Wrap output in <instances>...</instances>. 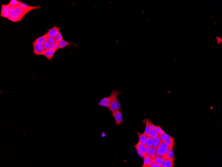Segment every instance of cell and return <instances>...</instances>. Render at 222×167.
<instances>
[{
  "instance_id": "obj_1",
  "label": "cell",
  "mask_w": 222,
  "mask_h": 167,
  "mask_svg": "<svg viewBox=\"0 0 222 167\" xmlns=\"http://www.w3.org/2000/svg\"><path fill=\"white\" fill-rule=\"evenodd\" d=\"M122 93L121 92L116 90H113L112 91L111 95L107 97L103 98L97 104L98 105L102 107L108 108L111 103L114 100L117 98L119 95Z\"/></svg>"
},
{
  "instance_id": "obj_2",
  "label": "cell",
  "mask_w": 222,
  "mask_h": 167,
  "mask_svg": "<svg viewBox=\"0 0 222 167\" xmlns=\"http://www.w3.org/2000/svg\"><path fill=\"white\" fill-rule=\"evenodd\" d=\"M33 47V54L35 55H43L45 49L43 44H36L34 40L32 43Z\"/></svg>"
},
{
  "instance_id": "obj_3",
  "label": "cell",
  "mask_w": 222,
  "mask_h": 167,
  "mask_svg": "<svg viewBox=\"0 0 222 167\" xmlns=\"http://www.w3.org/2000/svg\"><path fill=\"white\" fill-rule=\"evenodd\" d=\"M111 114L114 117L116 121V125H120L122 123L123 121L122 118V113L120 110H116L111 112Z\"/></svg>"
},
{
  "instance_id": "obj_4",
  "label": "cell",
  "mask_w": 222,
  "mask_h": 167,
  "mask_svg": "<svg viewBox=\"0 0 222 167\" xmlns=\"http://www.w3.org/2000/svg\"><path fill=\"white\" fill-rule=\"evenodd\" d=\"M108 108H109V111H114L118 110L120 111L122 110L121 105L120 102L117 99V98L114 100L111 103Z\"/></svg>"
},
{
  "instance_id": "obj_5",
  "label": "cell",
  "mask_w": 222,
  "mask_h": 167,
  "mask_svg": "<svg viewBox=\"0 0 222 167\" xmlns=\"http://www.w3.org/2000/svg\"><path fill=\"white\" fill-rule=\"evenodd\" d=\"M9 5V4H8ZM10 6V17L9 20L11 21L14 22H18V21H20L21 20L19 17L17 15L15 10V7L14 6Z\"/></svg>"
},
{
  "instance_id": "obj_6",
  "label": "cell",
  "mask_w": 222,
  "mask_h": 167,
  "mask_svg": "<svg viewBox=\"0 0 222 167\" xmlns=\"http://www.w3.org/2000/svg\"><path fill=\"white\" fill-rule=\"evenodd\" d=\"M61 27H58L54 25L52 29H49L47 32L49 36L55 38L56 36L58 34Z\"/></svg>"
},
{
  "instance_id": "obj_7",
  "label": "cell",
  "mask_w": 222,
  "mask_h": 167,
  "mask_svg": "<svg viewBox=\"0 0 222 167\" xmlns=\"http://www.w3.org/2000/svg\"><path fill=\"white\" fill-rule=\"evenodd\" d=\"M147 154L151 157L153 158L158 156L156 148L153 147V146L146 147Z\"/></svg>"
},
{
  "instance_id": "obj_8",
  "label": "cell",
  "mask_w": 222,
  "mask_h": 167,
  "mask_svg": "<svg viewBox=\"0 0 222 167\" xmlns=\"http://www.w3.org/2000/svg\"><path fill=\"white\" fill-rule=\"evenodd\" d=\"M169 147V146L167 145L163 140L162 141L158 147L160 150L164 154V157H166V154L168 150Z\"/></svg>"
},
{
  "instance_id": "obj_9",
  "label": "cell",
  "mask_w": 222,
  "mask_h": 167,
  "mask_svg": "<svg viewBox=\"0 0 222 167\" xmlns=\"http://www.w3.org/2000/svg\"><path fill=\"white\" fill-rule=\"evenodd\" d=\"M175 157L173 158H166L163 161L162 167H173L175 165L174 161Z\"/></svg>"
},
{
  "instance_id": "obj_10",
  "label": "cell",
  "mask_w": 222,
  "mask_h": 167,
  "mask_svg": "<svg viewBox=\"0 0 222 167\" xmlns=\"http://www.w3.org/2000/svg\"><path fill=\"white\" fill-rule=\"evenodd\" d=\"M70 45H74V46H76L77 49V45L74 44L73 42H68V41L64 40V39H63L62 40L60 41L58 43V50L63 49V48H64V47H66L67 46Z\"/></svg>"
},
{
  "instance_id": "obj_11",
  "label": "cell",
  "mask_w": 222,
  "mask_h": 167,
  "mask_svg": "<svg viewBox=\"0 0 222 167\" xmlns=\"http://www.w3.org/2000/svg\"><path fill=\"white\" fill-rule=\"evenodd\" d=\"M15 10L17 15L19 17L21 20L26 14L28 12L27 11L22 9V7H21L20 6L16 7L15 9Z\"/></svg>"
},
{
  "instance_id": "obj_12",
  "label": "cell",
  "mask_w": 222,
  "mask_h": 167,
  "mask_svg": "<svg viewBox=\"0 0 222 167\" xmlns=\"http://www.w3.org/2000/svg\"><path fill=\"white\" fill-rule=\"evenodd\" d=\"M55 52L50 49H49L45 50L43 55L44 56L49 60L52 61Z\"/></svg>"
},
{
  "instance_id": "obj_13",
  "label": "cell",
  "mask_w": 222,
  "mask_h": 167,
  "mask_svg": "<svg viewBox=\"0 0 222 167\" xmlns=\"http://www.w3.org/2000/svg\"><path fill=\"white\" fill-rule=\"evenodd\" d=\"M133 147L136 148V149L139 150L140 152H141L145 155V156L147 155L145 146L139 141L135 145L133 146Z\"/></svg>"
},
{
  "instance_id": "obj_14",
  "label": "cell",
  "mask_w": 222,
  "mask_h": 167,
  "mask_svg": "<svg viewBox=\"0 0 222 167\" xmlns=\"http://www.w3.org/2000/svg\"><path fill=\"white\" fill-rule=\"evenodd\" d=\"M49 36L47 32L43 35H42L40 37L37 38V39L35 40V42L36 44H43L47 40V39Z\"/></svg>"
},
{
  "instance_id": "obj_15",
  "label": "cell",
  "mask_w": 222,
  "mask_h": 167,
  "mask_svg": "<svg viewBox=\"0 0 222 167\" xmlns=\"http://www.w3.org/2000/svg\"><path fill=\"white\" fill-rule=\"evenodd\" d=\"M162 139L160 137L158 136L156 138L153 139V145L152 146L154 148H157L159 147L160 143H161Z\"/></svg>"
},
{
  "instance_id": "obj_16",
  "label": "cell",
  "mask_w": 222,
  "mask_h": 167,
  "mask_svg": "<svg viewBox=\"0 0 222 167\" xmlns=\"http://www.w3.org/2000/svg\"><path fill=\"white\" fill-rule=\"evenodd\" d=\"M137 135L139 138V141L141 142L142 144L145 146V142L147 136L144 133H140L139 132L137 133Z\"/></svg>"
},
{
  "instance_id": "obj_17",
  "label": "cell",
  "mask_w": 222,
  "mask_h": 167,
  "mask_svg": "<svg viewBox=\"0 0 222 167\" xmlns=\"http://www.w3.org/2000/svg\"><path fill=\"white\" fill-rule=\"evenodd\" d=\"M166 158L165 157H160L158 155L156 157L153 158V159L155 162L160 165L162 167V165L163 164V161Z\"/></svg>"
},
{
  "instance_id": "obj_18",
  "label": "cell",
  "mask_w": 222,
  "mask_h": 167,
  "mask_svg": "<svg viewBox=\"0 0 222 167\" xmlns=\"http://www.w3.org/2000/svg\"><path fill=\"white\" fill-rule=\"evenodd\" d=\"M173 145H170L169 147L168 150L166 155V158H173L175 157L173 152Z\"/></svg>"
},
{
  "instance_id": "obj_19",
  "label": "cell",
  "mask_w": 222,
  "mask_h": 167,
  "mask_svg": "<svg viewBox=\"0 0 222 167\" xmlns=\"http://www.w3.org/2000/svg\"><path fill=\"white\" fill-rule=\"evenodd\" d=\"M158 134L155 129H151L147 137H149L152 138H154L158 137Z\"/></svg>"
},
{
  "instance_id": "obj_20",
  "label": "cell",
  "mask_w": 222,
  "mask_h": 167,
  "mask_svg": "<svg viewBox=\"0 0 222 167\" xmlns=\"http://www.w3.org/2000/svg\"><path fill=\"white\" fill-rule=\"evenodd\" d=\"M146 128L144 133L147 136L151 128L149 119H146Z\"/></svg>"
},
{
  "instance_id": "obj_21",
  "label": "cell",
  "mask_w": 222,
  "mask_h": 167,
  "mask_svg": "<svg viewBox=\"0 0 222 167\" xmlns=\"http://www.w3.org/2000/svg\"><path fill=\"white\" fill-rule=\"evenodd\" d=\"M151 157L148 156V155H145L144 158V163L143 164L142 166V167H149L148 164L149 163Z\"/></svg>"
},
{
  "instance_id": "obj_22",
  "label": "cell",
  "mask_w": 222,
  "mask_h": 167,
  "mask_svg": "<svg viewBox=\"0 0 222 167\" xmlns=\"http://www.w3.org/2000/svg\"><path fill=\"white\" fill-rule=\"evenodd\" d=\"M20 3V1H18L17 0H11L8 4L10 6L16 7L19 5Z\"/></svg>"
},
{
  "instance_id": "obj_23",
  "label": "cell",
  "mask_w": 222,
  "mask_h": 167,
  "mask_svg": "<svg viewBox=\"0 0 222 167\" xmlns=\"http://www.w3.org/2000/svg\"><path fill=\"white\" fill-rule=\"evenodd\" d=\"M160 137L162 139L163 141L170 139L172 138V137L170 136V135H169L168 134L166 133L165 132H164L160 136Z\"/></svg>"
},
{
  "instance_id": "obj_24",
  "label": "cell",
  "mask_w": 222,
  "mask_h": 167,
  "mask_svg": "<svg viewBox=\"0 0 222 167\" xmlns=\"http://www.w3.org/2000/svg\"><path fill=\"white\" fill-rule=\"evenodd\" d=\"M153 145V138L147 137L146 140L145 147H151Z\"/></svg>"
},
{
  "instance_id": "obj_25",
  "label": "cell",
  "mask_w": 222,
  "mask_h": 167,
  "mask_svg": "<svg viewBox=\"0 0 222 167\" xmlns=\"http://www.w3.org/2000/svg\"><path fill=\"white\" fill-rule=\"evenodd\" d=\"M163 142H164L166 143V144L168 145H169V146L173 145V146H174L175 145V138H174L173 137H172L170 139L165 140V141H163Z\"/></svg>"
},
{
  "instance_id": "obj_26",
  "label": "cell",
  "mask_w": 222,
  "mask_h": 167,
  "mask_svg": "<svg viewBox=\"0 0 222 167\" xmlns=\"http://www.w3.org/2000/svg\"><path fill=\"white\" fill-rule=\"evenodd\" d=\"M10 10V8L9 5H2L1 12H9Z\"/></svg>"
},
{
  "instance_id": "obj_27",
  "label": "cell",
  "mask_w": 222,
  "mask_h": 167,
  "mask_svg": "<svg viewBox=\"0 0 222 167\" xmlns=\"http://www.w3.org/2000/svg\"><path fill=\"white\" fill-rule=\"evenodd\" d=\"M55 38L56 42L58 43L60 41L63 39L62 35V34L60 32L58 33V34L56 36Z\"/></svg>"
},
{
  "instance_id": "obj_28",
  "label": "cell",
  "mask_w": 222,
  "mask_h": 167,
  "mask_svg": "<svg viewBox=\"0 0 222 167\" xmlns=\"http://www.w3.org/2000/svg\"><path fill=\"white\" fill-rule=\"evenodd\" d=\"M155 129L156 130V132H157V133L158 134V136H159V137H160L162 134L164 132L162 130L161 127L158 126V125L156 126Z\"/></svg>"
},
{
  "instance_id": "obj_29",
  "label": "cell",
  "mask_w": 222,
  "mask_h": 167,
  "mask_svg": "<svg viewBox=\"0 0 222 167\" xmlns=\"http://www.w3.org/2000/svg\"><path fill=\"white\" fill-rule=\"evenodd\" d=\"M51 44L48 41H46L43 44L45 50L50 49L51 47Z\"/></svg>"
},
{
  "instance_id": "obj_30",
  "label": "cell",
  "mask_w": 222,
  "mask_h": 167,
  "mask_svg": "<svg viewBox=\"0 0 222 167\" xmlns=\"http://www.w3.org/2000/svg\"><path fill=\"white\" fill-rule=\"evenodd\" d=\"M58 43L55 42L54 44H51L50 49L55 52H56V51L58 50Z\"/></svg>"
},
{
  "instance_id": "obj_31",
  "label": "cell",
  "mask_w": 222,
  "mask_h": 167,
  "mask_svg": "<svg viewBox=\"0 0 222 167\" xmlns=\"http://www.w3.org/2000/svg\"><path fill=\"white\" fill-rule=\"evenodd\" d=\"M0 17H5L9 20L10 17V11L9 12H1L0 15Z\"/></svg>"
},
{
  "instance_id": "obj_32",
  "label": "cell",
  "mask_w": 222,
  "mask_h": 167,
  "mask_svg": "<svg viewBox=\"0 0 222 167\" xmlns=\"http://www.w3.org/2000/svg\"><path fill=\"white\" fill-rule=\"evenodd\" d=\"M47 40L51 44H54L56 42L55 38L54 37H50V36H48Z\"/></svg>"
},
{
  "instance_id": "obj_33",
  "label": "cell",
  "mask_w": 222,
  "mask_h": 167,
  "mask_svg": "<svg viewBox=\"0 0 222 167\" xmlns=\"http://www.w3.org/2000/svg\"><path fill=\"white\" fill-rule=\"evenodd\" d=\"M157 152V155L158 156H160L162 157H164V155L163 153L160 150L159 148L158 147L156 148Z\"/></svg>"
},
{
  "instance_id": "obj_34",
  "label": "cell",
  "mask_w": 222,
  "mask_h": 167,
  "mask_svg": "<svg viewBox=\"0 0 222 167\" xmlns=\"http://www.w3.org/2000/svg\"><path fill=\"white\" fill-rule=\"evenodd\" d=\"M137 154L139 155V156L142 158H144L145 157V155L141 152H140L139 150L137 149Z\"/></svg>"
},
{
  "instance_id": "obj_35",
  "label": "cell",
  "mask_w": 222,
  "mask_h": 167,
  "mask_svg": "<svg viewBox=\"0 0 222 167\" xmlns=\"http://www.w3.org/2000/svg\"><path fill=\"white\" fill-rule=\"evenodd\" d=\"M151 167H161V166L159 164H157V163H156L155 162L152 165H151Z\"/></svg>"
},
{
  "instance_id": "obj_36",
  "label": "cell",
  "mask_w": 222,
  "mask_h": 167,
  "mask_svg": "<svg viewBox=\"0 0 222 167\" xmlns=\"http://www.w3.org/2000/svg\"><path fill=\"white\" fill-rule=\"evenodd\" d=\"M149 123H150V125L151 128V129H155V128L156 126L155 125H154V124H153V123L151 122V121L150 120H149Z\"/></svg>"
},
{
  "instance_id": "obj_37",
  "label": "cell",
  "mask_w": 222,
  "mask_h": 167,
  "mask_svg": "<svg viewBox=\"0 0 222 167\" xmlns=\"http://www.w3.org/2000/svg\"><path fill=\"white\" fill-rule=\"evenodd\" d=\"M217 41L218 44H219V43H220V42H222V39L220 38V37H217Z\"/></svg>"
},
{
  "instance_id": "obj_38",
  "label": "cell",
  "mask_w": 222,
  "mask_h": 167,
  "mask_svg": "<svg viewBox=\"0 0 222 167\" xmlns=\"http://www.w3.org/2000/svg\"><path fill=\"white\" fill-rule=\"evenodd\" d=\"M105 136H106V134H105L103 133L102 134V137H105Z\"/></svg>"
}]
</instances>
